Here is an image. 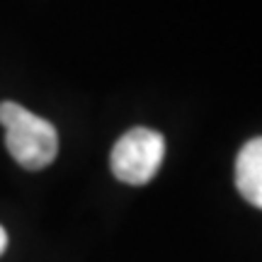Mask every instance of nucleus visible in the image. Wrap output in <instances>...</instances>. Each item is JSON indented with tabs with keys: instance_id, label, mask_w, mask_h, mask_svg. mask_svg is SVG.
<instances>
[{
	"instance_id": "nucleus-1",
	"label": "nucleus",
	"mask_w": 262,
	"mask_h": 262,
	"mask_svg": "<svg viewBox=\"0 0 262 262\" xmlns=\"http://www.w3.org/2000/svg\"><path fill=\"white\" fill-rule=\"evenodd\" d=\"M0 124L5 126V146L17 165L25 170H44L56 160L58 134L44 117L5 100L0 102Z\"/></svg>"
},
{
	"instance_id": "nucleus-4",
	"label": "nucleus",
	"mask_w": 262,
	"mask_h": 262,
	"mask_svg": "<svg viewBox=\"0 0 262 262\" xmlns=\"http://www.w3.org/2000/svg\"><path fill=\"white\" fill-rule=\"evenodd\" d=\"M5 248H8V233H5V228L0 226V255L5 253Z\"/></svg>"
},
{
	"instance_id": "nucleus-3",
	"label": "nucleus",
	"mask_w": 262,
	"mask_h": 262,
	"mask_svg": "<svg viewBox=\"0 0 262 262\" xmlns=\"http://www.w3.org/2000/svg\"><path fill=\"white\" fill-rule=\"evenodd\" d=\"M235 187L248 204L262 209V136L250 139L238 153Z\"/></svg>"
},
{
	"instance_id": "nucleus-2",
	"label": "nucleus",
	"mask_w": 262,
	"mask_h": 262,
	"mask_svg": "<svg viewBox=\"0 0 262 262\" xmlns=\"http://www.w3.org/2000/svg\"><path fill=\"white\" fill-rule=\"evenodd\" d=\"M165 158V139L158 131L136 126L119 136L114 143L110 165L114 178L126 185H146L156 178V172Z\"/></svg>"
}]
</instances>
